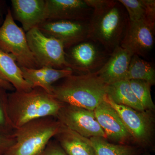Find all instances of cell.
<instances>
[{
  "label": "cell",
  "mask_w": 155,
  "mask_h": 155,
  "mask_svg": "<svg viewBox=\"0 0 155 155\" xmlns=\"http://www.w3.org/2000/svg\"><path fill=\"white\" fill-rule=\"evenodd\" d=\"M3 21L2 17L0 16V25H2ZM0 85L4 87V88L6 90L8 91L11 92L15 91V89H14V87L12 86L11 84L4 81L1 79H0Z\"/></svg>",
  "instance_id": "27"
},
{
  "label": "cell",
  "mask_w": 155,
  "mask_h": 155,
  "mask_svg": "<svg viewBox=\"0 0 155 155\" xmlns=\"http://www.w3.org/2000/svg\"><path fill=\"white\" fill-rule=\"evenodd\" d=\"M106 92L107 97L117 104L127 106L137 111L145 110L132 91L128 80L106 85Z\"/></svg>",
  "instance_id": "19"
},
{
  "label": "cell",
  "mask_w": 155,
  "mask_h": 155,
  "mask_svg": "<svg viewBox=\"0 0 155 155\" xmlns=\"http://www.w3.org/2000/svg\"><path fill=\"white\" fill-rule=\"evenodd\" d=\"M38 28L46 36L61 41L65 50L89 38V21L46 20Z\"/></svg>",
  "instance_id": "10"
},
{
  "label": "cell",
  "mask_w": 155,
  "mask_h": 155,
  "mask_svg": "<svg viewBox=\"0 0 155 155\" xmlns=\"http://www.w3.org/2000/svg\"><path fill=\"white\" fill-rule=\"evenodd\" d=\"M62 124L55 117L31 120L15 128V143L4 155H38L61 129Z\"/></svg>",
  "instance_id": "4"
},
{
  "label": "cell",
  "mask_w": 155,
  "mask_h": 155,
  "mask_svg": "<svg viewBox=\"0 0 155 155\" xmlns=\"http://www.w3.org/2000/svg\"><path fill=\"white\" fill-rule=\"evenodd\" d=\"M63 104L39 87L27 92L14 91L8 95V112L14 129L38 118L56 117Z\"/></svg>",
  "instance_id": "2"
},
{
  "label": "cell",
  "mask_w": 155,
  "mask_h": 155,
  "mask_svg": "<svg viewBox=\"0 0 155 155\" xmlns=\"http://www.w3.org/2000/svg\"><path fill=\"white\" fill-rule=\"evenodd\" d=\"M56 117L62 125L86 138L101 137L107 139L94 111L64 103Z\"/></svg>",
  "instance_id": "9"
},
{
  "label": "cell",
  "mask_w": 155,
  "mask_h": 155,
  "mask_svg": "<svg viewBox=\"0 0 155 155\" xmlns=\"http://www.w3.org/2000/svg\"><path fill=\"white\" fill-rule=\"evenodd\" d=\"M5 2L4 1L0 0V16L2 17L3 14L5 12Z\"/></svg>",
  "instance_id": "28"
},
{
  "label": "cell",
  "mask_w": 155,
  "mask_h": 155,
  "mask_svg": "<svg viewBox=\"0 0 155 155\" xmlns=\"http://www.w3.org/2000/svg\"><path fill=\"white\" fill-rule=\"evenodd\" d=\"M126 10L129 22L145 21L155 25L154 0H119Z\"/></svg>",
  "instance_id": "20"
},
{
  "label": "cell",
  "mask_w": 155,
  "mask_h": 155,
  "mask_svg": "<svg viewBox=\"0 0 155 155\" xmlns=\"http://www.w3.org/2000/svg\"><path fill=\"white\" fill-rule=\"evenodd\" d=\"M8 91L0 85V135H13L14 128L8 112Z\"/></svg>",
  "instance_id": "24"
},
{
  "label": "cell",
  "mask_w": 155,
  "mask_h": 155,
  "mask_svg": "<svg viewBox=\"0 0 155 155\" xmlns=\"http://www.w3.org/2000/svg\"><path fill=\"white\" fill-rule=\"evenodd\" d=\"M53 86L51 95L64 104L94 111L107 97L106 84L95 73L72 75Z\"/></svg>",
  "instance_id": "3"
},
{
  "label": "cell",
  "mask_w": 155,
  "mask_h": 155,
  "mask_svg": "<svg viewBox=\"0 0 155 155\" xmlns=\"http://www.w3.org/2000/svg\"><path fill=\"white\" fill-rule=\"evenodd\" d=\"M54 138L68 155H97L89 138L64 125Z\"/></svg>",
  "instance_id": "17"
},
{
  "label": "cell",
  "mask_w": 155,
  "mask_h": 155,
  "mask_svg": "<svg viewBox=\"0 0 155 155\" xmlns=\"http://www.w3.org/2000/svg\"><path fill=\"white\" fill-rule=\"evenodd\" d=\"M94 111L97 121L104 131L107 140L122 144H127L132 141L131 136L119 114L105 100Z\"/></svg>",
  "instance_id": "12"
},
{
  "label": "cell",
  "mask_w": 155,
  "mask_h": 155,
  "mask_svg": "<svg viewBox=\"0 0 155 155\" xmlns=\"http://www.w3.org/2000/svg\"><path fill=\"white\" fill-rule=\"evenodd\" d=\"M0 49L13 56L20 67L41 68L31 51L26 33L14 21L10 8L0 25Z\"/></svg>",
  "instance_id": "5"
},
{
  "label": "cell",
  "mask_w": 155,
  "mask_h": 155,
  "mask_svg": "<svg viewBox=\"0 0 155 155\" xmlns=\"http://www.w3.org/2000/svg\"><path fill=\"white\" fill-rule=\"evenodd\" d=\"M155 25L145 21L129 22L120 46L132 55L146 57L153 48Z\"/></svg>",
  "instance_id": "11"
},
{
  "label": "cell",
  "mask_w": 155,
  "mask_h": 155,
  "mask_svg": "<svg viewBox=\"0 0 155 155\" xmlns=\"http://www.w3.org/2000/svg\"><path fill=\"white\" fill-rule=\"evenodd\" d=\"M46 20L89 21L93 9L85 0H46Z\"/></svg>",
  "instance_id": "13"
},
{
  "label": "cell",
  "mask_w": 155,
  "mask_h": 155,
  "mask_svg": "<svg viewBox=\"0 0 155 155\" xmlns=\"http://www.w3.org/2000/svg\"><path fill=\"white\" fill-rule=\"evenodd\" d=\"M129 81L130 87L145 110H155V106L151 94L152 85L145 81L132 79Z\"/></svg>",
  "instance_id": "23"
},
{
  "label": "cell",
  "mask_w": 155,
  "mask_h": 155,
  "mask_svg": "<svg viewBox=\"0 0 155 155\" xmlns=\"http://www.w3.org/2000/svg\"><path fill=\"white\" fill-rule=\"evenodd\" d=\"M105 100L119 114L131 136L132 141L143 147L150 146L152 144L155 130L153 112L137 111L127 106L117 104L107 96Z\"/></svg>",
  "instance_id": "7"
},
{
  "label": "cell",
  "mask_w": 155,
  "mask_h": 155,
  "mask_svg": "<svg viewBox=\"0 0 155 155\" xmlns=\"http://www.w3.org/2000/svg\"><path fill=\"white\" fill-rule=\"evenodd\" d=\"M15 143V138L14 135H0V155H4Z\"/></svg>",
  "instance_id": "26"
},
{
  "label": "cell",
  "mask_w": 155,
  "mask_h": 155,
  "mask_svg": "<svg viewBox=\"0 0 155 155\" xmlns=\"http://www.w3.org/2000/svg\"><path fill=\"white\" fill-rule=\"evenodd\" d=\"M0 79L11 84L16 91L27 92L32 88L22 76L21 68L14 57L1 49Z\"/></svg>",
  "instance_id": "18"
},
{
  "label": "cell",
  "mask_w": 155,
  "mask_h": 155,
  "mask_svg": "<svg viewBox=\"0 0 155 155\" xmlns=\"http://www.w3.org/2000/svg\"><path fill=\"white\" fill-rule=\"evenodd\" d=\"M12 16L25 32L47 20L46 0H12Z\"/></svg>",
  "instance_id": "14"
},
{
  "label": "cell",
  "mask_w": 155,
  "mask_h": 155,
  "mask_svg": "<svg viewBox=\"0 0 155 155\" xmlns=\"http://www.w3.org/2000/svg\"><path fill=\"white\" fill-rule=\"evenodd\" d=\"M66 52V59L73 72L78 74L96 73L105 64L111 53L101 45L88 38Z\"/></svg>",
  "instance_id": "8"
},
{
  "label": "cell",
  "mask_w": 155,
  "mask_h": 155,
  "mask_svg": "<svg viewBox=\"0 0 155 155\" xmlns=\"http://www.w3.org/2000/svg\"><path fill=\"white\" fill-rule=\"evenodd\" d=\"M133 55L122 47L116 48L96 74L106 85L126 79V75Z\"/></svg>",
  "instance_id": "15"
},
{
  "label": "cell",
  "mask_w": 155,
  "mask_h": 155,
  "mask_svg": "<svg viewBox=\"0 0 155 155\" xmlns=\"http://www.w3.org/2000/svg\"><path fill=\"white\" fill-rule=\"evenodd\" d=\"M93 9L89 20V38L111 53L120 46L129 20L126 10L118 1L85 0Z\"/></svg>",
  "instance_id": "1"
},
{
  "label": "cell",
  "mask_w": 155,
  "mask_h": 155,
  "mask_svg": "<svg viewBox=\"0 0 155 155\" xmlns=\"http://www.w3.org/2000/svg\"><path fill=\"white\" fill-rule=\"evenodd\" d=\"M97 155H135L136 150L127 144H115L101 137L89 138Z\"/></svg>",
  "instance_id": "22"
},
{
  "label": "cell",
  "mask_w": 155,
  "mask_h": 155,
  "mask_svg": "<svg viewBox=\"0 0 155 155\" xmlns=\"http://www.w3.org/2000/svg\"><path fill=\"white\" fill-rule=\"evenodd\" d=\"M151 155L149 154V155Z\"/></svg>",
  "instance_id": "29"
},
{
  "label": "cell",
  "mask_w": 155,
  "mask_h": 155,
  "mask_svg": "<svg viewBox=\"0 0 155 155\" xmlns=\"http://www.w3.org/2000/svg\"><path fill=\"white\" fill-rule=\"evenodd\" d=\"M38 155H68L55 139L50 140L43 150Z\"/></svg>",
  "instance_id": "25"
},
{
  "label": "cell",
  "mask_w": 155,
  "mask_h": 155,
  "mask_svg": "<svg viewBox=\"0 0 155 155\" xmlns=\"http://www.w3.org/2000/svg\"><path fill=\"white\" fill-rule=\"evenodd\" d=\"M22 76L32 88L41 87L51 94L53 86L58 81L74 73L72 69H57L42 67L38 69L20 67Z\"/></svg>",
  "instance_id": "16"
},
{
  "label": "cell",
  "mask_w": 155,
  "mask_h": 155,
  "mask_svg": "<svg viewBox=\"0 0 155 155\" xmlns=\"http://www.w3.org/2000/svg\"><path fill=\"white\" fill-rule=\"evenodd\" d=\"M26 36L31 51L40 67L71 69L61 41L45 35L38 27L26 32Z\"/></svg>",
  "instance_id": "6"
},
{
  "label": "cell",
  "mask_w": 155,
  "mask_h": 155,
  "mask_svg": "<svg viewBox=\"0 0 155 155\" xmlns=\"http://www.w3.org/2000/svg\"><path fill=\"white\" fill-rule=\"evenodd\" d=\"M126 79L145 81L152 86L155 84V69L153 65L141 57L132 56L126 75Z\"/></svg>",
  "instance_id": "21"
}]
</instances>
